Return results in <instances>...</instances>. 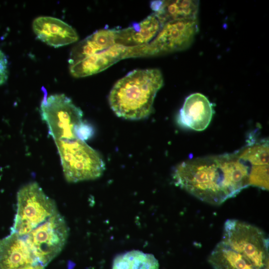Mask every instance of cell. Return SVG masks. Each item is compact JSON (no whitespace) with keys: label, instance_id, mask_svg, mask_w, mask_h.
I'll return each instance as SVG.
<instances>
[{"label":"cell","instance_id":"6da1fadb","mask_svg":"<svg viewBox=\"0 0 269 269\" xmlns=\"http://www.w3.org/2000/svg\"><path fill=\"white\" fill-rule=\"evenodd\" d=\"M249 167L238 154L196 158L175 168V184L205 202L220 205L249 185Z\"/></svg>","mask_w":269,"mask_h":269},{"label":"cell","instance_id":"7a4b0ae2","mask_svg":"<svg viewBox=\"0 0 269 269\" xmlns=\"http://www.w3.org/2000/svg\"><path fill=\"white\" fill-rule=\"evenodd\" d=\"M163 79L156 68L136 69L119 79L109 96L110 107L120 118L137 120L151 113L154 98Z\"/></svg>","mask_w":269,"mask_h":269},{"label":"cell","instance_id":"3957f363","mask_svg":"<svg viewBox=\"0 0 269 269\" xmlns=\"http://www.w3.org/2000/svg\"><path fill=\"white\" fill-rule=\"evenodd\" d=\"M221 241L244 257L255 269H269V239L259 227L237 219H228Z\"/></svg>","mask_w":269,"mask_h":269},{"label":"cell","instance_id":"277c9868","mask_svg":"<svg viewBox=\"0 0 269 269\" xmlns=\"http://www.w3.org/2000/svg\"><path fill=\"white\" fill-rule=\"evenodd\" d=\"M60 155L64 175L71 183L94 180L100 177L105 164L100 154L84 141H54Z\"/></svg>","mask_w":269,"mask_h":269},{"label":"cell","instance_id":"5b68a950","mask_svg":"<svg viewBox=\"0 0 269 269\" xmlns=\"http://www.w3.org/2000/svg\"><path fill=\"white\" fill-rule=\"evenodd\" d=\"M16 205L10 232L21 237L58 212L54 200L35 182L29 183L19 190Z\"/></svg>","mask_w":269,"mask_h":269},{"label":"cell","instance_id":"8992f818","mask_svg":"<svg viewBox=\"0 0 269 269\" xmlns=\"http://www.w3.org/2000/svg\"><path fill=\"white\" fill-rule=\"evenodd\" d=\"M42 119L54 140L77 139L76 128L83 122L82 111L63 94L44 97L40 105Z\"/></svg>","mask_w":269,"mask_h":269},{"label":"cell","instance_id":"52a82bcc","mask_svg":"<svg viewBox=\"0 0 269 269\" xmlns=\"http://www.w3.org/2000/svg\"><path fill=\"white\" fill-rule=\"evenodd\" d=\"M68 233L65 219L57 212L22 238L38 263L45 267L61 252Z\"/></svg>","mask_w":269,"mask_h":269},{"label":"cell","instance_id":"ba28073f","mask_svg":"<svg viewBox=\"0 0 269 269\" xmlns=\"http://www.w3.org/2000/svg\"><path fill=\"white\" fill-rule=\"evenodd\" d=\"M198 29L197 19L165 23L150 42L140 46V57L158 56L185 50L193 43Z\"/></svg>","mask_w":269,"mask_h":269},{"label":"cell","instance_id":"9c48e42d","mask_svg":"<svg viewBox=\"0 0 269 269\" xmlns=\"http://www.w3.org/2000/svg\"><path fill=\"white\" fill-rule=\"evenodd\" d=\"M134 49V46L115 44L105 50L70 64V74L75 78L97 74L122 59L133 58Z\"/></svg>","mask_w":269,"mask_h":269},{"label":"cell","instance_id":"30bf717a","mask_svg":"<svg viewBox=\"0 0 269 269\" xmlns=\"http://www.w3.org/2000/svg\"><path fill=\"white\" fill-rule=\"evenodd\" d=\"M32 29L39 40L55 48L71 44L78 39L77 32L71 25L51 16L36 18Z\"/></svg>","mask_w":269,"mask_h":269},{"label":"cell","instance_id":"8fae6325","mask_svg":"<svg viewBox=\"0 0 269 269\" xmlns=\"http://www.w3.org/2000/svg\"><path fill=\"white\" fill-rule=\"evenodd\" d=\"M213 115V107L208 99L201 93H195L186 98L177 121L184 128L202 131L208 127Z\"/></svg>","mask_w":269,"mask_h":269},{"label":"cell","instance_id":"7c38bea8","mask_svg":"<svg viewBox=\"0 0 269 269\" xmlns=\"http://www.w3.org/2000/svg\"><path fill=\"white\" fill-rule=\"evenodd\" d=\"M38 263L22 237L15 233L0 240V269H19Z\"/></svg>","mask_w":269,"mask_h":269},{"label":"cell","instance_id":"4fadbf2b","mask_svg":"<svg viewBox=\"0 0 269 269\" xmlns=\"http://www.w3.org/2000/svg\"><path fill=\"white\" fill-rule=\"evenodd\" d=\"M162 24L154 13L139 22L122 29H117L116 44L127 47L144 45L156 36Z\"/></svg>","mask_w":269,"mask_h":269},{"label":"cell","instance_id":"5bb4252c","mask_svg":"<svg viewBox=\"0 0 269 269\" xmlns=\"http://www.w3.org/2000/svg\"><path fill=\"white\" fill-rule=\"evenodd\" d=\"M199 2L198 0H155L150 7L162 25L168 22L197 19Z\"/></svg>","mask_w":269,"mask_h":269},{"label":"cell","instance_id":"9a60e30c","mask_svg":"<svg viewBox=\"0 0 269 269\" xmlns=\"http://www.w3.org/2000/svg\"><path fill=\"white\" fill-rule=\"evenodd\" d=\"M117 29L97 30L80 41L72 50L70 64L86 57L105 50L116 44Z\"/></svg>","mask_w":269,"mask_h":269},{"label":"cell","instance_id":"2e32d148","mask_svg":"<svg viewBox=\"0 0 269 269\" xmlns=\"http://www.w3.org/2000/svg\"><path fill=\"white\" fill-rule=\"evenodd\" d=\"M208 262L213 269H255L244 257L222 241L213 250Z\"/></svg>","mask_w":269,"mask_h":269},{"label":"cell","instance_id":"e0dca14e","mask_svg":"<svg viewBox=\"0 0 269 269\" xmlns=\"http://www.w3.org/2000/svg\"><path fill=\"white\" fill-rule=\"evenodd\" d=\"M158 269V262L153 255L134 250L116 257L112 266V269Z\"/></svg>","mask_w":269,"mask_h":269},{"label":"cell","instance_id":"ac0fdd59","mask_svg":"<svg viewBox=\"0 0 269 269\" xmlns=\"http://www.w3.org/2000/svg\"><path fill=\"white\" fill-rule=\"evenodd\" d=\"M238 155L240 159L251 163L252 165H269L268 142H265L248 146Z\"/></svg>","mask_w":269,"mask_h":269},{"label":"cell","instance_id":"d6986e66","mask_svg":"<svg viewBox=\"0 0 269 269\" xmlns=\"http://www.w3.org/2000/svg\"><path fill=\"white\" fill-rule=\"evenodd\" d=\"M249 185L269 190V165H252Z\"/></svg>","mask_w":269,"mask_h":269},{"label":"cell","instance_id":"ffe728a7","mask_svg":"<svg viewBox=\"0 0 269 269\" xmlns=\"http://www.w3.org/2000/svg\"><path fill=\"white\" fill-rule=\"evenodd\" d=\"M93 129L88 123L82 122L75 129L77 139L82 140L88 139L93 134Z\"/></svg>","mask_w":269,"mask_h":269},{"label":"cell","instance_id":"44dd1931","mask_svg":"<svg viewBox=\"0 0 269 269\" xmlns=\"http://www.w3.org/2000/svg\"><path fill=\"white\" fill-rule=\"evenodd\" d=\"M8 61L5 54L0 50V86L8 78Z\"/></svg>","mask_w":269,"mask_h":269},{"label":"cell","instance_id":"7402d4cb","mask_svg":"<svg viewBox=\"0 0 269 269\" xmlns=\"http://www.w3.org/2000/svg\"><path fill=\"white\" fill-rule=\"evenodd\" d=\"M44 267L40 264H35L26 266L19 269H44Z\"/></svg>","mask_w":269,"mask_h":269}]
</instances>
